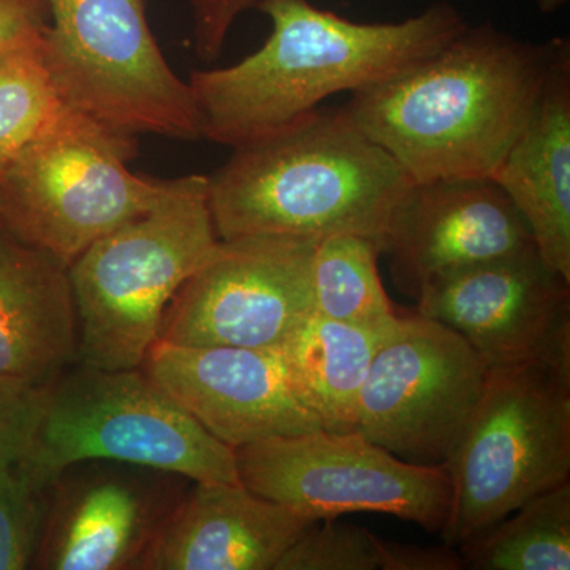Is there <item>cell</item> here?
Returning <instances> with one entry per match:
<instances>
[{
    "label": "cell",
    "mask_w": 570,
    "mask_h": 570,
    "mask_svg": "<svg viewBox=\"0 0 570 570\" xmlns=\"http://www.w3.org/2000/svg\"><path fill=\"white\" fill-rule=\"evenodd\" d=\"M45 513V491L18 463H0V570L32 569Z\"/></svg>",
    "instance_id": "24"
},
{
    "label": "cell",
    "mask_w": 570,
    "mask_h": 570,
    "mask_svg": "<svg viewBox=\"0 0 570 570\" xmlns=\"http://www.w3.org/2000/svg\"><path fill=\"white\" fill-rule=\"evenodd\" d=\"M464 568L460 550L444 543L442 547L409 546L382 539L381 570H461Z\"/></svg>",
    "instance_id": "27"
},
{
    "label": "cell",
    "mask_w": 570,
    "mask_h": 570,
    "mask_svg": "<svg viewBox=\"0 0 570 570\" xmlns=\"http://www.w3.org/2000/svg\"><path fill=\"white\" fill-rule=\"evenodd\" d=\"M45 36L0 50V171L66 102L45 58Z\"/></svg>",
    "instance_id": "22"
},
{
    "label": "cell",
    "mask_w": 570,
    "mask_h": 570,
    "mask_svg": "<svg viewBox=\"0 0 570 570\" xmlns=\"http://www.w3.org/2000/svg\"><path fill=\"white\" fill-rule=\"evenodd\" d=\"M459 550L468 569L569 570L570 482L528 499Z\"/></svg>",
    "instance_id": "20"
},
{
    "label": "cell",
    "mask_w": 570,
    "mask_h": 570,
    "mask_svg": "<svg viewBox=\"0 0 570 570\" xmlns=\"http://www.w3.org/2000/svg\"><path fill=\"white\" fill-rule=\"evenodd\" d=\"M534 2L542 13H554V11L562 9L569 0H534Z\"/></svg>",
    "instance_id": "29"
},
{
    "label": "cell",
    "mask_w": 570,
    "mask_h": 570,
    "mask_svg": "<svg viewBox=\"0 0 570 570\" xmlns=\"http://www.w3.org/2000/svg\"><path fill=\"white\" fill-rule=\"evenodd\" d=\"M254 9L272 21L264 47L187 80L202 138L230 148L287 129L335 94L395 77L468 29L449 2L400 22H355L309 0H257Z\"/></svg>",
    "instance_id": "2"
},
{
    "label": "cell",
    "mask_w": 570,
    "mask_h": 570,
    "mask_svg": "<svg viewBox=\"0 0 570 570\" xmlns=\"http://www.w3.org/2000/svg\"><path fill=\"white\" fill-rule=\"evenodd\" d=\"M45 2V58L67 104L121 132L200 140L193 92L165 59L145 0Z\"/></svg>",
    "instance_id": "8"
},
{
    "label": "cell",
    "mask_w": 570,
    "mask_h": 570,
    "mask_svg": "<svg viewBox=\"0 0 570 570\" xmlns=\"http://www.w3.org/2000/svg\"><path fill=\"white\" fill-rule=\"evenodd\" d=\"M208 176L171 179L151 208L92 243L69 266L80 365L135 370L159 341L176 292L216 253Z\"/></svg>",
    "instance_id": "4"
},
{
    "label": "cell",
    "mask_w": 570,
    "mask_h": 570,
    "mask_svg": "<svg viewBox=\"0 0 570 570\" xmlns=\"http://www.w3.org/2000/svg\"><path fill=\"white\" fill-rule=\"evenodd\" d=\"M314 523L242 483L193 482L137 570H275Z\"/></svg>",
    "instance_id": "16"
},
{
    "label": "cell",
    "mask_w": 570,
    "mask_h": 570,
    "mask_svg": "<svg viewBox=\"0 0 570 570\" xmlns=\"http://www.w3.org/2000/svg\"><path fill=\"white\" fill-rule=\"evenodd\" d=\"M48 29L50 11L45 0H0V50L45 36Z\"/></svg>",
    "instance_id": "28"
},
{
    "label": "cell",
    "mask_w": 570,
    "mask_h": 570,
    "mask_svg": "<svg viewBox=\"0 0 570 570\" xmlns=\"http://www.w3.org/2000/svg\"><path fill=\"white\" fill-rule=\"evenodd\" d=\"M382 539L336 519L317 521L291 547L275 570H381Z\"/></svg>",
    "instance_id": "23"
},
{
    "label": "cell",
    "mask_w": 570,
    "mask_h": 570,
    "mask_svg": "<svg viewBox=\"0 0 570 570\" xmlns=\"http://www.w3.org/2000/svg\"><path fill=\"white\" fill-rule=\"evenodd\" d=\"M140 367L232 449L324 428L295 387L279 348L186 347L157 341Z\"/></svg>",
    "instance_id": "14"
},
{
    "label": "cell",
    "mask_w": 570,
    "mask_h": 570,
    "mask_svg": "<svg viewBox=\"0 0 570 570\" xmlns=\"http://www.w3.org/2000/svg\"><path fill=\"white\" fill-rule=\"evenodd\" d=\"M562 37L534 43L469 28L344 110L415 184L493 179L538 107Z\"/></svg>",
    "instance_id": "1"
},
{
    "label": "cell",
    "mask_w": 570,
    "mask_h": 570,
    "mask_svg": "<svg viewBox=\"0 0 570 570\" xmlns=\"http://www.w3.org/2000/svg\"><path fill=\"white\" fill-rule=\"evenodd\" d=\"M316 243L276 236L220 239L165 311L159 341L186 347L279 348L313 313Z\"/></svg>",
    "instance_id": "11"
},
{
    "label": "cell",
    "mask_w": 570,
    "mask_h": 570,
    "mask_svg": "<svg viewBox=\"0 0 570 570\" xmlns=\"http://www.w3.org/2000/svg\"><path fill=\"white\" fill-rule=\"evenodd\" d=\"M535 249L523 217L493 179L414 184L384 254L396 287L417 298L434 277Z\"/></svg>",
    "instance_id": "15"
},
{
    "label": "cell",
    "mask_w": 570,
    "mask_h": 570,
    "mask_svg": "<svg viewBox=\"0 0 570 570\" xmlns=\"http://www.w3.org/2000/svg\"><path fill=\"white\" fill-rule=\"evenodd\" d=\"M193 482L122 461L69 464L45 490L32 569L137 570Z\"/></svg>",
    "instance_id": "12"
},
{
    "label": "cell",
    "mask_w": 570,
    "mask_h": 570,
    "mask_svg": "<svg viewBox=\"0 0 570 570\" xmlns=\"http://www.w3.org/2000/svg\"><path fill=\"white\" fill-rule=\"evenodd\" d=\"M381 247L355 235H335L314 246L313 313L362 326L392 324L397 314L382 285Z\"/></svg>",
    "instance_id": "21"
},
{
    "label": "cell",
    "mask_w": 570,
    "mask_h": 570,
    "mask_svg": "<svg viewBox=\"0 0 570 570\" xmlns=\"http://www.w3.org/2000/svg\"><path fill=\"white\" fill-rule=\"evenodd\" d=\"M445 466L452 508L441 535L453 549L569 482L570 360L490 367Z\"/></svg>",
    "instance_id": "7"
},
{
    "label": "cell",
    "mask_w": 570,
    "mask_h": 570,
    "mask_svg": "<svg viewBox=\"0 0 570 570\" xmlns=\"http://www.w3.org/2000/svg\"><path fill=\"white\" fill-rule=\"evenodd\" d=\"M489 371L455 330L419 313L397 314L360 393L355 431L411 463H445Z\"/></svg>",
    "instance_id": "10"
},
{
    "label": "cell",
    "mask_w": 570,
    "mask_h": 570,
    "mask_svg": "<svg viewBox=\"0 0 570 570\" xmlns=\"http://www.w3.org/2000/svg\"><path fill=\"white\" fill-rule=\"evenodd\" d=\"M414 184L344 107H321L281 132L234 148L208 176V204L223 242L276 236L318 243L355 235L384 254Z\"/></svg>",
    "instance_id": "3"
},
{
    "label": "cell",
    "mask_w": 570,
    "mask_h": 570,
    "mask_svg": "<svg viewBox=\"0 0 570 570\" xmlns=\"http://www.w3.org/2000/svg\"><path fill=\"white\" fill-rule=\"evenodd\" d=\"M234 450L242 485L305 519L385 513L439 534L448 524L452 483L445 463H411L358 431L321 428Z\"/></svg>",
    "instance_id": "9"
},
{
    "label": "cell",
    "mask_w": 570,
    "mask_h": 570,
    "mask_svg": "<svg viewBox=\"0 0 570 570\" xmlns=\"http://www.w3.org/2000/svg\"><path fill=\"white\" fill-rule=\"evenodd\" d=\"M77 347L69 268L0 230V376L51 384Z\"/></svg>",
    "instance_id": "18"
},
{
    "label": "cell",
    "mask_w": 570,
    "mask_h": 570,
    "mask_svg": "<svg viewBox=\"0 0 570 570\" xmlns=\"http://www.w3.org/2000/svg\"><path fill=\"white\" fill-rule=\"evenodd\" d=\"M137 142V135L63 102L0 171V230L69 268L170 190L171 179L129 170Z\"/></svg>",
    "instance_id": "5"
},
{
    "label": "cell",
    "mask_w": 570,
    "mask_h": 570,
    "mask_svg": "<svg viewBox=\"0 0 570 570\" xmlns=\"http://www.w3.org/2000/svg\"><path fill=\"white\" fill-rule=\"evenodd\" d=\"M111 460L186 475L239 482L235 450L214 438L141 367L100 370L75 363L48 384L31 445L18 461L45 491L61 469Z\"/></svg>",
    "instance_id": "6"
},
{
    "label": "cell",
    "mask_w": 570,
    "mask_h": 570,
    "mask_svg": "<svg viewBox=\"0 0 570 570\" xmlns=\"http://www.w3.org/2000/svg\"><path fill=\"white\" fill-rule=\"evenodd\" d=\"M257 0H190L194 47L202 61H214L239 14Z\"/></svg>",
    "instance_id": "26"
},
{
    "label": "cell",
    "mask_w": 570,
    "mask_h": 570,
    "mask_svg": "<svg viewBox=\"0 0 570 570\" xmlns=\"http://www.w3.org/2000/svg\"><path fill=\"white\" fill-rule=\"evenodd\" d=\"M48 385L0 376V463H18L39 426Z\"/></svg>",
    "instance_id": "25"
},
{
    "label": "cell",
    "mask_w": 570,
    "mask_h": 570,
    "mask_svg": "<svg viewBox=\"0 0 570 570\" xmlns=\"http://www.w3.org/2000/svg\"><path fill=\"white\" fill-rule=\"evenodd\" d=\"M395 321L362 326L311 313L281 344L279 352L295 387L321 419L324 430H355L360 393L377 348Z\"/></svg>",
    "instance_id": "19"
},
{
    "label": "cell",
    "mask_w": 570,
    "mask_h": 570,
    "mask_svg": "<svg viewBox=\"0 0 570 570\" xmlns=\"http://www.w3.org/2000/svg\"><path fill=\"white\" fill-rule=\"evenodd\" d=\"M493 181L519 209L543 264L570 283V43L560 48L538 107Z\"/></svg>",
    "instance_id": "17"
},
{
    "label": "cell",
    "mask_w": 570,
    "mask_h": 570,
    "mask_svg": "<svg viewBox=\"0 0 570 570\" xmlns=\"http://www.w3.org/2000/svg\"><path fill=\"white\" fill-rule=\"evenodd\" d=\"M417 313L460 333L489 367L570 360V283L538 249L434 277Z\"/></svg>",
    "instance_id": "13"
}]
</instances>
